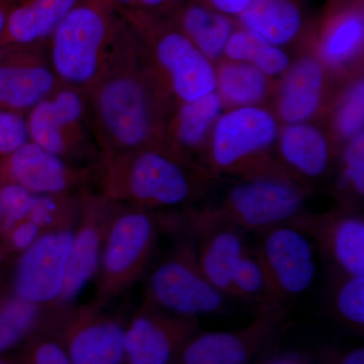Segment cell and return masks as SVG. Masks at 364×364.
<instances>
[{
  "label": "cell",
  "mask_w": 364,
  "mask_h": 364,
  "mask_svg": "<svg viewBox=\"0 0 364 364\" xmlns=\"http://www.w3.org/2000/svg\"><path fill=\"white\" fill-rule=\"evenodd\" d=\"M85 93L100 154L166 150L173 97L134 28L119 26L104 68Z\"/></svg>",
  "instance_id": "1"
},
{
  "label": "cell",
  "mask_w": 364,
  "mask_h": 364,
  "mask_svg": "<svg viewBox=\"0 0 364 364\" xmlns=\"http://www.w3.org/2000/svg\"><path fill=\"white\" fill-rule=\"evenodd\" d=\"M205 173L166 150L148 148L100 154L95 165L97 193L112 202L154 210L191 202Z\"/></svg>",
  "instance_id": "2"
},
{
  "label": "cell",
  "mask_w": 364,
  "mask_h": 364,
  "mask_svg": "<svg viewBox=\"0 0 364 364\" xmlns=\"http://www.w3.org/2000/svg\"><path fill=\"white\" fill-rule=\"evenodd\" d=\"M107 0H80L49 42L50 65L63 85L86 91L95 82L119 26Z\"/></svg>",
  "instance_id": "3"
},
{
  "label": "cell",
  "mask_w": 364,
  "mask_h": 364,
  "mask_svg": "<svg viewBox=\"0 0 364 364\" xmlns=\"http://www.w3.org/2000/svg\"><path fill=\"white\" fill-rule=\"evenodd\" d=\"M308 195L303 182L287 171L246 177L218 207L191 213L188 217L261 233L291 221L301 212Z\"/></svg>",
  "instance_id": "4"
},
{
  "label": "cell",
  "mask_w": 364,
  "mask_h": 364,
  "mask_svg": "<svg viewBox=\"0 0 364 364\" xmlns=\"http://www.w3.org/2000/svg\"><path fill=\"white\" fill-rule=\"evenodd\" d=\"M163 82L179 104L217 90L215 69L176 25L140 11H124Z\"/></svg>",
  "instance_id": "5"
},
{
  "label": "cell",
  "mask_w": 364,
  "mask_h": 364,
  "mask_svg": "<svg viewBox=\"0 0 364 364\" xmlns=\"http://www.w3.org/2000/svg\"><path fill=\"white\" fill-rule=\"evenodd\" d=\"M158 231L159 223L150 210L121 205L95 274V303L107 306L143 277L156 248Z\"/></svg>",
  "instance_id": "6"
},
{
  "label": "cell",
  "mask_w": 364,
  "mask_h": 364,
  "mask_svg": "<svg viewBox=\"0 0 364 364\" xmlns=\"http://www.w3.org/2000/svg\"><path fill=\"white\" fill-rule=\"evenodd\" d=\"M31 142L77 166L100 156L85 91L65 85L26 114Z\"/></svg>",
  "instance_id": "7"
},
{
  "label": "cell",
  "mask_w": 364,
  "mask_h": 364,
  "mask_svg": "<svg viewBox=\"0 0 364 364\" xmlns=\"http://www.w3.org/2000/svg\"><path fill=\"white\" fill-rule=\"evenodd\" d=\"M279 126L274 117L261 107H239L223 114L215 123L210 163L214 171L246 177L282 171L265 152L277 140Z\"/></svg>",
  "instance_id": "8"
},
{
  "label": "cell",
  "mask_w": 364,
  "mask_h": 364,
  "mask_svg": "<svg viewBox=\"0 0 364 364\" xmlns=\"http://www.w3.org/2000/svg\"><path fill=\"white\" fill-rule=\"evenodd\" d=\"M226 299L200 272L196 240L184 239L151 273L144 301L174 315L198 318L222 312Z\"/></svg>",
  "instance_id": "9"
},
{
  "label": "cell",
  "mask_w": 364,
  "mask_h": 364,
  "mask_svg": "<svg viewBox=\"0 0 364 364\" xmlns=\"http://www.w3.org/2000/svg\"><path fill=\"white\" fill-rule=\"evenodd\" d=\"M253 249L267 289L268 309L287 305L308 291L316 275L315 246L305 233L291 224L261 232Z\"/></svg>",
  "instance_id": "10"
},
{
  "label": "cell",
  "mask_w": 364,
  "mask_h": 364,
  "mask_svg": "<svg viewBox=\"0 0 364 364\" xmlns=\"http://www.w3.org/2000/svg\"><path fill=\"white\" fill-rule=\"evenodd\" d=\"M95 301L54 310L48 328L71 364H124L126 325Z\"/></svg>",
  "instance_id": "11"
},
{
  "label": "cell",
  "mask_w": 364,
  "mask_h": 364,
  "mask_svg": "<svg viewBox=\"0 0 364 364\" xmlns=\"http://www.w3.org/2000/svg\"><path fill=\"white\" fill-rule=\"evenodd\" d=\"M79 200L80 210L72 239L65 280L58 301L52 306L54 310L70 306L83 287L97 274L105 242L122 205L90 188L81 191Z\"/></svg>",
  "instance_id": "12"
},
{
  "label": "cell",
  "mask_w": 364,
  "mask_h": 364,
  "mask_svg": "<svg viewBox=\"0 0 364 364\" xmlns=\"http://www.w3.org/2000/svg\"><path fill=\"white\" fill-rule=\"evenodd\" d=\"M200 332V321L166 312L143 301L126 325L124 364H176Z\"/></svg>",
  "instance_id": "13"
},
{
  "label": "cell",
  "mask_w": 364,
  "mask_h": 364,
  "mask_svg": "<svg viewBox=\"0 0 364 364\" xmlns=\"http://www.w3.org/2000/svg\"><path fill=\"white\" fill-rule=\"evenodd\" d=\"M0 184L33 195L78 193L95 184V166L71 164L28 141L0 161Z\"/></svg>",
  "instance_id": "14"
},
{
  "label": "cell",
  "mask_w": 364,
  "mask_h": 364,
  "mask_svg": "<svg viewBox=\"0 0 364 364\" xmlns=\"http://www.w3.org/2000/svg\"><path fill=\"white\" fill-rule=\"evenodd\" d=\"M74 229L45 232L21 253L14 280L16 296L42 308L56 304L65 280Z\"/></svg>",
  "instance_id": "15"
},
{
  "label": "cell",
  "mask_w": 364,
  "mask_h": 364,
  "mask_svg": "<svg viewBox=\"0 0 364 364\" xmlns=\"http://www.w3.org/2000/svg\"><path fill=\"white\" fill-rule=\"evenodd\" d=\"M287 316L286 309H269L240 329L198 332L176 364H248L274 338Z\"/></svg>",
  "instance_id": "16"
},
{
  "label": "cell",
  "mask_w": 364,
  "mask_h": 364,
  "mask_svg": "<svg viewBox=\"0 0 364 364\" xmlns=\"http://www.w3.org/2000/svg\"><path fill=\"white\" fill-rule=\"evenodd\" d=\"M287 224L308 236L332 270L364 275V219L353 208L342 207L324 214L301 210Z\"/></svg>",
  "instance_id": "17"
},
{
  "label": "cell",
  "mask_w": 364,
  "mask_h": 364,
  "mask_svg": "<svg viewBox=\"0 0 364 364\" xmlns=\"http://www.w3.org/2000/svg\"><path fill=\"white\" fill-rule=\"evenodd\" d=\"M44 48L0 51V111L26 114L63 85Z\"/></svg>",
  "instance_id": "18"
},
{
  "label": "cell",
  "mask_w": 364,
  "mask_h": 364,
  "mask_svg": "<svg viewBox=\"0 0 364 364\" xmlns=\"http://www.w3.org/2000/svg\"><path fill=\"white\" fill-rule=\"evenodd\" d=\"M196 236L198 267L205 279L226 298H231V282L242 254L247 246L243 232L224 223L202 221L188 217Z\"/></svg>",
  "instance_id": "19"
},
{
  "label": "cell",
  "mask_w": 364,
  "mask_h": 364,
  "mask_svg": "<svg viewBox=\"0 0 364 364\" xmlns=\"http://www.w3.org/2000/svg\"><path fill=\"white\" fill-rule=\"evenodd\" d=\"M80 0H14L7 14L0 51L44 48L57 26Z\"/></svg>",
  "instance_id": "20"
},
{
  "label": "cell",
  "mask_w": 364,
  "mask_h": 364,
  "mask_svg": "<svg viewBox=\"0 0 364 364\" xmlns=\"http://www.w3.org/2000/svg\"><path fill=\"white\" fill-rule=\"evenodd\" d=\"M222 107L223 100L217 90L193 102L179 104L165 130V149L184 164L205 173V170L191 161L189 153L203 145L208 131L219 119Z\"/></svg>",
  "instance_id": "21"
},
{
  "label": "cell",
  "mask_w": 364,
  "mask_h": 364,
  "mask_svg": "<svg viewBox=\"0 0 364 364\" xmlns=\"http://www.w3.org/2000/svg\"><path fill=\"white\" fill-rule=\"evenodd\" d=\"M279 153L287 166L284 169L299 181L322 178L331 167L332 152L327 138L311 124H287L280 134Z\"/></svg>",
  "instance_id": "22"
},
{
  "label": "cell",
  "mask_w": 364,
  "mask_h": 364,
  "mask_svg": "<svg viewBox=\"0 0 364 364\" xmlns=\"http://www.w3.org/2000/svg\"><path fill=\"white\" fill-rule=\"evenodd\" d=\"M324 69L320 60L305 57L287 70L279 91L277 112L287 124L306 123L320 109Z\"/></svg>",
  "instance_id": "23"
},
{
  "label": "cell",
  "mask_w": 364,
  "mask_h": 364,
  "mask_svg": "<svg viewBox=\"0 0 364 364\" xmlns=\"http://www.w3.org/2000/svg\"><path fill=\"white\" fill-rule=\"evenodd\" d=\"M237 18L242 28L277 47L296 39L304 25L303 14L294 0H251Z\"/></svg>",
  "instance_id": "24"
},
{
  "label": "cell",
  "mask_w": 364,
  "mask_h": 364,
  "mask_svg": "<svg viewBox=\"0 0 364 364\" xmlns=\"http://www.w3.org/2000/svg\"><path fill=\"white\" fill-rule=\"evenodd\" d=\"M174 25L210 61L224 54L225 48L235 32L231 16L200 4H189L182 7Z\"/></svg>",
  "instance_id": "25"
},
{
  "label": "cell",
  "mask_w": 364,
  "mask_h": 364,
  "mask_svg": "<svg viewBox=\"0 0 364 364\" xmlns=\"http://www.w3.org/2000/svg\"><path fill=\"white\" fill-rule=\"evenodd\" d=\"M364 20L360 9H345L328 21L320 41L321 59L327 65L344 66L363 49Z\"/></svg>",
  "instance_id": "26"
},
{
  "label": "cell",
  "mask_w": 364,
  "mask_h": 364,
  "mask_svg": "<svg viewBox=\"0 0 364 364\" xmlns=\"http://www.w3.org/2000/svg\"><path fill=\"white\" fill-rule=\"evenodd\" d=\"M224 54L229 61L250 64L267 77L284 73L289 67V58L284 50L243 28L235 31Z\"/></svg>",
  "instance_id": "27"
},
{
  "label": "cell",
  "mask_w": 364,
  "mask_h": 364,
  "mask_svg": "<svg viewBox=\"0 0 364 364\" xmlns=\"http://www.w3.org/2000/svg\"><path fill=\"white\" fill-rule=\"evenodd\" d=\"M217 92L222 100L238 107L257 104L267 90V77L244 62L228 61L215 70Z\"/></svg>",
  "instance_id": "28"
},
{
  "label": "cell",
  "mask_w": 364,
  "mask_h": 364,
  "mask_svg": "<svg viewBox=\"0 0 364 364\" xmlns=\"http://www.w3.org/2000/svg\"><path fill=\"white\" fill-rule=\"evenodd\" d=\"M327 304L333 317L345 327L363 333L364 328V275L332 270Z\"/></svg>",
  "instance_id": "29"
},
{
  "label": "cell",
  "mask_w": 364,
  "mask_h": 364,
  "mask_svg": "<svg viewBox=\"0 0 364 364\" xmlns=\"http://www.w3.org/2000/svg\"><path fill=\"white\" fill-rule=\"evenodd\" d=\"M46 315L42 306L13 296L0 298V353L25 342L42 329Z\"/></svg>",
  "instance_id": "30"
},
{
  "label": "cell",
  "mask_w": 364,
  "mask_h": 364,
  "mask_svg": "<svg viewBox=\"0 0 364 364\" xmlns=\"http://www.w3.org/2000/svg\"><path fill=\"white\" fill-rule=\"evenodd\" d=\"M79 193L35 195L28 219L37 225L42 233L73 229L80 210Z\"/></svg>",
  "instance_id": "31"
},
{
  "label": "cell",
  "mask_w": 364,
  "mask_h": 364,
  "mask_svg": "<svg viewBox=\"0 0 364 364\" xmlns=\"http://www.w3.org/2000/svg\"><path fill=\"white\" fill-rule=\"evenodd\" d=\"M231 298L255 304L259 311L269 310L264 273L253 249L246 247L235 268L231 282Z\"/></svg>",
  "instance_id": "32"
},
{
  "label": "cell",
  "mask_w": 364,
  "mask_h": 364,
  "mask_svg": "<svg viewBox=\"0 0 364 364\" xmlns=\"http://www.w3.org/2000/svg\"><path fill=\"white\" fill-rule=\"evenodd\" d=\"M338 189L342 196L363 198L364 196V136L348 141L341 159Z\"/></svg>",
  "instance_id": "33"
},
{
  "label": "cell",
  "mask_w": 364,
  "mask_h": 364,
  "mask_svg": "<svg viewBox=\"0 0 364 364\" xmlns=\"http://www.w3.org/2000/svg\"><path fill=\"white\" fill-rule=\"evenodd\" d=\"M23 343L16 364H71L63 346L48 328L33 333Z\"/></svg>",
  "instance_id": "34"
},
{
  "label": "cell",
  "mask_w": 364,
  "mask_h": 364,
  "mask_svg": "<svg viewBox=\"0 0 364 364\" xmlns=\"http://www.w3.org/2000/svg\"><path fill=\"white\" fill-rule=\"evenodd\" d=\"M363 124L364 82L360 79L351 86L342 100L335 117V127L339 136L349 141L363 133Z\"/></svg>",
  "instance_id": "35"
},
{
  "label": "cell",
  "mask_w": 364,
  "mask_h": 364,
  "mask_svg": "<svg viewBox=\"0 0 364 364\" xmlns=\"http://www.w3.org/2000/svg\"><path fill=\"white\" fill-rule=\"evenodd\" d=\"M0 193L4 230L28 219L35 196L33 193L14 184H0Z\"/></svg>",
  "instance_id": "36"
},
{
  "label": "cell",
  "mask_w": 364,
  "mask_h": 364,
  "mask_svg": "<svg viewBox=\"0 0 364 364\" xmlns=\"http://www.w3.org/2000/svg\"><path fill=\"white\" fill-rule=\"evenodd\" d=\"M28 141L25 114L0 111V161Z\"/></svg>",
  "instance_id": "37"
},
{
  "label": "cell",
  "mask_w": 364,
  "mask_h": 364,
  "mask_svg": "<svg viewBox=\"0 0 364 364\" xmlns=\"http://www.w3.org/2000/svg\"><path fill=\"white\" fill-rule=\"evenodd\" d=\"M4 233L6 247L11 251H18L21 253L28 246L32 245L42 232L37 225L26 219L7 228L4 230Z\"/></svg>",
  "instance_id": "38"
},
{
  "label": "cell",
  "mask_w": 364,
  "mask_h": 364,
  "mask_svg": "<svg viewBox=\"0 0 364 364\" xmlns=\"http://www.w3.org/2000/svg\"><path fill=\"white\" fill-rule=\"evenodd\" d=\"M205 6L229 16H238L251 0H205Z\"/></svg>",
  "instance_id": "39"
},
{
  "label": "cell",
  "mask_w": 364,
  "mask_h": 364,
  "mask_svg": "<svg viewBox=\"0 0 364 364\" xmlns=\"http://www.w3.org/2000/svg\"><path fill=\"white\" fill-rule=\"evenodd\" d=\"M172 1L173 0H136V9L134 11L148 13V11L162 9V7L166 6Z\"/></svg>",
  "instance_id": "40"
},
{
  "label": "cell",
  "mask_w": 364,
  "mask_h": 364,
  "mask_svg": "<svg viewBox=\"0 0 364 364\" xmlns=\"http://www.w3.org/2000/svg\"><path fill=\"white\" fill-rule=\"evenodd\" d=\"M337 364H364V349L358 347L347 352L340 358Z\"/></svg>",
  "instance_id": "41"
},
{
  "label": "cell",
  "mask_w": 364,
  "mask_h": 364,
  "mask_svg": "<svg viewBox=\"0 0 364 364\" xmlns=\"http://www.w3.org/2000/svg\"><path fill=\"white\" fill-rule=\"evenodd\" d=\"M14 2V0H0V41L6 28L7 14Z\"/></svg>",
  "instance_id": "42"
},
{
  "label": "cell",
  "mask_w": 364,
  "mask_h": 364,
  "mask_svg": "<svg viewBox=\"0 0 364 364\" xmlns=\"http://www.w3.org/2000/svg\"><path fill=\"white\" fill-rule=\"evenodd\" d=\"M112 6H119L124 11H134L136 9V0H107Z\"/></svg>",
  "instance_id": "43"
},
{
  "label": "cell",
  "mask_w": 364,
  "mask_h": 364,
  "mask_svg": "<svg viewBox=\"0 0 364 364\" xmlns=\"http://www.w3.org/2000/svg\"><path fill=\"white\" fill-rule=\"evenodd\" d=\"M267 364H309L306 363V361L301 360V359L296 358H282L279 359H275V360L270 361L269 363Z\"/></svg>",
  "instance_id": "44"
},
{
  "label": "cell",
  "mask_w": 364,
  "mask_h": 364,
  "mask_svg": "<svg viewBox=\"0 0 364 364\" xmlns=\"http://www.w3.org/2000/svg\"><path fill=\"white\" fill-rule=\"evenodd\" d=\"M2 225V205H1V193H0V226Z\"/></svg>",
  "instance_id": "45"
},
{
  "label": "cell",
  "mask_w": 364,
  "mask_h": 364,
  "mask_svg": "<svg viewBox=\"0 0 364 364\" xmlns=\"http://www.w3.org/2000/svg\"><path fill=\"white\" fill-rule=\"evenodd\" d=\"M0 364H6V363H2V361H1V360H0Z\"/></svg>",
  "instance_id": "46"
}]
</instances>
